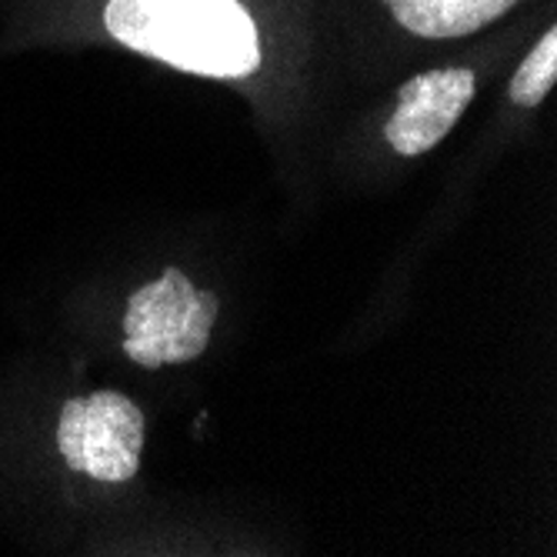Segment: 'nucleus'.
I'll return each mask as SVG.
<instances>
[{
    "label": "nucleus",
    "instance_id": "f257e3e1",
    "mask_svg": "<svg viewBox=\"0 0 557 557\" xmlns=\"http://www.w3.org/2000/svg\"><path fill=\"white\" fill-rule=\"evenodd\" d=\"M111 37L200 77H247L261 64L255 17L237 0H111Z\"/></svg>",
    "mask_w": 557,
    "mask_h": 557
},
{
    "label": "nucleus",
    "instance_id": "423d86ee",
    "mask_svg": "<svg viewBox=\"0 0 557 557\" xmlns=\"http://www.w3.org/2000/svg\"><path fill=\"white\" fill-rule=\"evenodd\" d=\"M557 81V30L550 27L521 61L511 81V100L521 108H537Z\"/></svg>",
    "mask_w": 557,
    "mask_h": 557
},
{
    "label": "nucleus",
    "instance_id": "f03ea898",
    "mask_svg": "<svg viewBox=\"0 0 557 557\" xmlns=\"http://www.w3.org/2000/svg\"><path fill=\"white\" fill-rule=\"evenodd\" d=\"M221 300L197 290L187 274L168 268L158 281L137 287L124 314V354L140 368L194 361L205 354Z\"/></svg>",
    "mask_w": 557,
    "mask_h": 557
},
{
    "label": "nucleus",
    "instance_id": "7ed1b4c3",
    "mask_svg": "<svg viewBox=\"0 0 557 557\" xmlns=\"http://www.w3.org/2000/svg\"><path fill=\"white\" fill-rule=\"evenodd\" d=\"M58 447L67 468L77 474L104 484L131 481L140 468L144 414L117 391L74 397L61 408Z\"/></svg>",
    "mask_w": 557,
    "mask_h": 557
},
{
    "label": "nucleus",
    "instance_id": "39448f33",
    "mask_svg": "<svg viewBox=\"0 0 557 557\" xmlns=\"http://www.w3.org/2000/svg\"><path fill=\"white\" fill-rule=\"evenodd\" d=\"M394 21L418 37H468L508 14L518 0H384Z\"/></svg>",
    "mask_w": 557,
    "mask_h": 557
},
{
    "label": "nucleus",
    "instance_id": "20e7f679",
    "mask_svg": "<svg viewBox=\"0 0 557 557\" xmlns=\"http://www.w3.org/2000/svg\"><path fill=\"white\" fill-rule=\"evenodd\" d=\"M474 97V71L444 67L411 77L397 94V108L387 117L384 137L404 158L424 154L441 144L461 121Z\"/></svg>",
    "mask_w": 557,
    "mask_h": 557
}]
</instances>
